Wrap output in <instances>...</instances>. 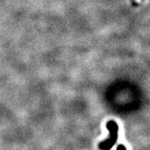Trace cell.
I'll return each instance as SVG.
<instances>
[{
  "label": "cell",
  "instance_id": "6da1fadb",
  "mask_svg": "<svg viewBox=\"0 0 150 150\" xmlns=\"http://www.w3.org/2000/svg\"><path fill=\"white\" fill-rule=\"evenodd\" d=\"M107 129L109 132V137L105 141L101 142L98 147L101 150H110L116 144L118 138V125L113 120H110L107 123Z\"/></svg>",
  "mask_w": 150,
  "mask_h": 150
},
{
  "label": "cell",
  "instance_id": "7a4b0ae2",
  "mask_svg": "<svg viewBox=\"0 0 150 150\" xmlns=\"http://www.w3.org/2000/svg\"><path fill=\"white\" fill-rule=\"evenodd\" d=\"M116 150H127V149H126V147H125L124 145L119 144L118 147H117V149Z\"/></svg>",
  "mask_w": 150,
  "mask_h": 150
}]
</instances>
